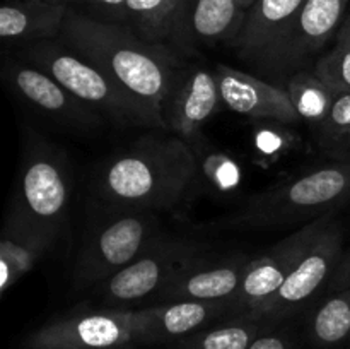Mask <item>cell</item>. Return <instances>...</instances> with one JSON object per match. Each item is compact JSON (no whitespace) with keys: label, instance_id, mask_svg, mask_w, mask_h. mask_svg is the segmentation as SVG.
<instances>
[{"label":"cell","instance_id":"1","mask_svg":"<svg viewBox=\"0 0 350 349\" xmlns=\"http://www.w3.org/2000/svg\"><path fill=\"white\" fill-rule=\"evenodd\" d=\"M58 40L118 82L149 113L156 129L166 130L164 106L185 70L173 48L144 40L129 26L72 9Z\"/></svg>","mask_w":350,"mask_h":349},{"label":"cell","instance_id":"2","mask_svg":"<svg viewBox=\"0 0 350 349\" xmlns=\"http://www.w3.org/2000/svg\"><path fill=\"white\" fill-rule=\"evenodd\" d=\"M198 180L197 157L187 140L146 135L99 171L94 190L108 207L159 212L190 197Z\"/></svg>","mask_w":350,"mask_h":349},{"label":"cell","instance_id":"3","mask_svg":"<svg viewBox=\"0 0 350 349\" xmlns=\"http://www.w3.org/2000/svg\"><path fill=\"white\" fill-rule=\"evenodd\" d=\"M350 198V159H330L256 194L222 226L277 229L328 218Z\"/></svg>","mask_w":350,"mask_h":349},{"label":"cell","instance_id":"4","mask_svg":"<svg viewBox=\"0 0 350 349\" xmlns=\"http://www.w3.org/2000/svg\"><path fill=\"white\" fill-rule=\"evenodd\" d=\"M17 58L46 72L75 98L101 115L109 116L122 125L156 129L154 120L133 96H130L106 72L84 60L60 40L21 44Z\"/></svg>","mask_w":350,"mask_h":349},{"label":"cell","instance_id":"5","mask_svg":"<svg viewBox=\"0 0 350 349\" xmlns=\"http://www.w3.org/2000/svg\"><path fill=\"white\" fill-rule=\"evenodd\" d=\"M142 344H156L154 307L70 311L27 335L24 349H125Z\"/></svg>","mask_w":350,"mask_h":349},{"label":"cell","instance_id":"6","mask_svg":"<svg viewBox=\"0 0 350 349\" xmlns=\"http://www.w3.org/2000/svg\"><path fill=\"white\" fill-rule=\"evenodd\" d=\"M70 174L65 156L31 132L24 146L12 209L57 245L67 228Z\"/></svg>","mask_w":350,"mask_h":349},{"label":"cell","instance_id":"7","mask_svg":"<svg viewBox=\"0 0 350 349\" xmlns=\"http://www.w3.org/2000/svg\"><path fill=\"white\" fill-rule=\"evenodd\" d=\"M166 236L157 212L109 207L89 231L75 266V286H99Z\"/></svg>","mask_w":350,"mask_h":349},{"label":"cell","instance_id":"8","mask_svg":"<svg viewBox=\"0 0 350 349\" xmlns=\"http://www.w3.org/2000/svg\"><path fill=\"white\" fill-rule=\"evenodd\" d=\"M204 257L197 243L166 235L130 266L96 286L99 303L105 308H126V305L154 300L171 281Z\"/></svg>","mask_w":350,"mask_h":349},{"label":"cell","instance_id":"9","mask_svg":"<svg viewBox=\"0 0 350 349\" xmlns=\"http://www.w3.org/2000/svg\"><path fill=\"white\" fill-rule=\"evenodd\" d=\"M349 5L350 0H306L260 77L284 88L294 72L311 70L325 47L337 38Z\"/></svg>","mask_w":350,"mask_h":349},{"label":"cell","instance_id":"10","mask_svg":"<svg viewBox=\"0 0 350 349\" xmlns=\"http://www.w3.org/2000/svg\"><path fill=\"white\" fill-rule=\"evenodd\" d=\"M342 243L344 231L337 221L330 219L280 289L253 313L263 315L275 324H284L320 291L325 293L328 281L344 255Z\"/></svg>","mask_w":350,"mask_h":349},{"label":"cell","instance_id":"11","mask_svg":"<svg viewBox=\"0 0 350 349\" xmlns=\"http://www.w3.org/2000/svg\"><path fill=\"white\" fill-rule=\"evenodd\" d=\"M330 218H323L301 226V229L253 259L246 267V274L238 293L232 298L236 313L256 311L262 305H265L286 283L289 274L296 269Z\"/></svg>","mask_w":350,"mask_h":349},{"label":"cell","instance_id":"12","mask_svg":"<svg viewBox=\"0 0 350 349\" xmlns=\"http://www.w3.org/2000/svg\"><path fill=\"white\" fill-rule=\"evenodd\" d=\"M248 7L238 0H180L167 47L191 53L221 41L231 44L245 23Z\"/></svg>","mask_w":350,"mask_h":349},{"label":"cell","instance_id":"13","mask_svg":"<svg viewBox=\"0 0 350 349\" xmlns=\"http://www.w3.org/2000/svg\"><path fill=\"white\" fill-rule=\"evenodd\" d=\"M3 75L27 105L55 122L75 129H88L98 125L101 120V113L75 98L46 72L21 58L10 60L5 65Z\"/></svg>","mask_w":350,"mask_h":349},{"label":"cell","instance_id":"14","mask_svg":"<svg viewBox=\"0 0 350 349\" xmlns=\"http://www.w3.org/2000/svg\"><path fill=\"white\" fill-rule=\"evenodd\" d=\"M212 70L217 79L222 105L231 112L258 122L282 125L301 122L289 94L280 86L226 64H217Z\"/></svg>","mask_w":350,"mask_h":349},{"label":"cell","instance_id":"15","mask_svg":"<svg viewBox=\"0 0 350 349\" xmlns=\"http://www.w3.org/2000/svg\"><path fill=\"white\" fill-rule=\"evenodd\" d=\"M304 2L306 0H256L229 47L262 75L273 51L296 23Z\"/></svg>","mask_w":350,"mask_h":349},{"label":"cell","instance_id":"16","mask_svg":"<svg viewBox=\"0 0 350 349\" xmlns=\"http://www.w3.org/2000/svg\"><path fill=\"white\" fill-rule=\"evenodd\" d=\"M253 259L231 255L224 259L204 257L171 281L152 300V305L178 301H231L238 293ZM150 305V307H152ZM234 307V305H232Z\"/></svg>","mask_w":350,"mask_h":349},{"label":"cell","instance_id":"17","mask_svg":"<svg viewBox=\"0 0 350 349\" xmlns=\"http://www.w3.org/2000/svg\"><path fill=\"white\" fill-rule=\"evenodd\" d=\"M221 106L224 105L214 70L200 65L185 68L164 106L166 130L190 142Z\"/></svg>","mask_w":350,"mask_h":349},{"label":"cell","instance_id":"18","mask_svg":"<svg viewBox=\"0 0 350 349\" xmlns=\"http://www.w3.org/2000/svg\"><path fill=\"white\" fill-rule=\"evenodd\" d=\"M68 7L50 0H5L0 7V36L26 44L58 40Z\"/></svg>","mask_w":350,"mask_h":349},{"label":"cell","instance_id":"19","mask_svg":"<svg viewBox=\"0 0 350 349\" xmlns=\"http://www.w3.org/2000/svg\"><path fill=\"white\" fill-rule=\"evenodd\" d=\"M55 246L48 236L34 228L29 221L12 209L3 224L2 242H0V291L14 286L23 276H26L34 263L43 259Z\"/></svg>","mask_w":350,"mask_h":349},{"label":"cell","instance_id":"20","mask_svg":"<svg viewBox=\"0 0 350 349\" xmlns=\"http://www.w3.org/2000/svg\"><path fill=\"white\" fill-rule=\"evenodd\" d=\"M152 307L156 342H176L208 327L217 318L236 315L231 301H178Z\"/></svg>","mask_w":350,"mask_h":349},{"label":"cell","instance_id":"21","mask_svg":"<svg viewBox=\"0 0 350 349\" xmlns=\"http://www.w3.org/2000/svg\"><path fill=\"white\" fill-rule=\"evenodd\" d=\"M279 324L253 311L229 315L188 337L173 342L174 349H248L256 339Z\"/></svg>","mask_w":350,"mask_h":349},{"label":"cell","instance_id":"22","mask_svg":"<svg viewBox=\"0 0 350 349\" xmlns=\"http://www.w3.org/2000/svg\"><path fill=\"white\" fill-rule=\"evenodd\" d=\"M308 317V337L320 349L350 346V287L323 296Z\"/></svg>","mask_w":350,"mask_h":349},{"label":"cell","instance_id":"23","mask_svg":"<svg viewBox=\"0 0 350 349\" xmlns=\"http://www.w3.org/2000/svg\"><path fill=\"white\" fill-rule=\"evenodd\" d=\"M301 122L308 123L317 132L327 120L338 92L328 88L313 70H297L284 84Z\"/></svg>","mask_w":350,"mask_h":349},{"label":"cell","instance_id":"24","mask_svg":"<svg viewBox=\"0 0 350 349\" xmlns=\"http://www.w3.org/2000/svg\"><path fill=\"white\" fill-rule=\"evenodd\" d=\"M180 0H126L123 26L152 43L167 44Z\"/></svg>","mask_w":350,"mask_h":349},{"label":"cell","instance_id":"25","mask_svg":"<svg viewBox=\"0 0 350 349\" xmlns=\"http://www.w3.org/2000/svg\"><path fill=\"white\" fill-rule=\"evenodd\" d=\"M188 144L197 157L198 178L205 177V181L211 183L215 190L231 192L238 188L241 181V170L234 159L207 146V140L202 137V133Z\"/></svg>","mask_w":350,"mask_h":349},{"label":"cell","instance_id":"26","mask_svg":"<svg viewBox=\"0 0 350 349\" xmlns=\"http://www.w3.org/2000/svg\"><path fill=\"white\" fill-rule=\"evenodd\" d=\"M321 149L328 157L337 156L338 151L350 140V92H338L334 106L323 125L314 132Z\"/></svg>","mask_w":350,"mask_h":349},{"label":"cell","instance_id":"27","mask_svg":"<svg viewBox=\"0 0 350 349\" xmlns=\"http://www.w3.org/2000/svg\"><path fill=\"white\" fill-rule=\"evenodd\" d=\"M311 70L335 92H350V48L334 43L317 58Z\"/></svg>","mask_w":350,"mask_h":349},{"label":"cell","instance_id":"28","mask_svg":"<svg viewBox=\"0 0 350 349\" xmlns=\"http://www.w3.org/2000/svg\"><path fill=\"white\" fill-rule=\"evenodd\" d=\"M126 0H68V9L106 23L123 24Z\"/></svg>","mask_w":350,"mask_h":349},{"label":"cell","instance_id":"29","mask_svg":"<svg viewBox=\"0 0 350 349\" xmlns=\"http://www.w3.org/2000/svg\"><path fill=\"white\" fill-rule=\"evenodd\" d=\"M280 325L260 335L248 349H294L293 334L287 331V327H280Z\"/></svg>","mask_w":350,"mask_h":349},{"label":"cell","instance_id":"30","mask_svg":"<svg viewBox=\"0 0 350 349\" xmlns=\"http://www.w3.org/2000/svg\"><path fill=\"white\" fill-rule=\"evenodd\" d=\"M350 287V250L342 255L340 262H338L337 269H335L334 276L330 277L327 284V289H325L323 296L328 294L338 293V291L349 289Z\"/></svg>","mask_w":350,"mask_h":349},{"label":"cell","instance_id":"31","mask_svg":"<svg viewBox=\"0 0 350 349\" xmlns=\"http://www.w3.org/2000/svg\"><path fill=\"white\" fill-rule=\"evenodd\" d=\"M334 43L342 44V47H345V48H350V5H349V10H347V14H345L344 23H342V26H340V29H338L337 38H335Z\"/></svg>","mask_w":350,"mask_h":349},{"label":"cell","instance_id":"32","mask_svg":"<svg viewBox=\"0 0 350 349\" xmlns=\"http://www.w3.org/2000/svg\"><path fill=\"white\" fill-rule=\"evenodd\" d=\"M332 159H350V140L342 147L340 151L337 153V156L332 157Z\"/></svg>","mask_w":350,"mask_h":349},{"label":"cell","instance_id":"33","mask_svg":"<svg viewBox=\"0 0 350 349\" xmlns=\"http://www.w3.org/2000/svg\"><path fill=\"white\" fill-rule=\"evenodd\" d=\"M238 2H239V3H243V5L248 7V9H250V7H252L253 3L256 2V0H238Z\"/></svg>","mask_w":350,"mask_h":349},{"label":"cell","instance_id":"34","mask_svg":"<svg viewBox=\"0 0 350 349\" xmlns=\"http://www.w3.org/2000/svg\"><path fill=\"white\" fill-rule=\"evenodd\" d=\"M50 2H55V3H64V5H67L68 0H50Z\"/></svg>","mask_w":350,"mask_h":349},{"label":"cell","instance_id":"35","mask_svg":"<svg viewBox=\"0 0 350 349\" xmlns=\"http://www.w3.org/2000/svg\"><path fill=\"white\" fill-rule=\"evenodd\" d=\"M125 349H137V346H132V348H125Z\"/></svg>","mask_w":350,"mask_h":349}]
</instances>
